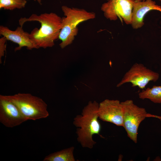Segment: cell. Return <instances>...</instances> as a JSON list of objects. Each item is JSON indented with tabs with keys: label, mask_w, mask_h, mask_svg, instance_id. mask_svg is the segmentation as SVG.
<instances>
[{
	"label": "cell",
	"mask_w": 161,
	"mask_h": 161,
	"mask_svg": "<svg viewBox=\"0 0 161 161\" xmlns=\"http://www.w3.org/2000/svg\"><path fill=\"white\" fill-rule=\"evenodd\" d=\"M32 21H38L41 24L39 29L35 28L30 34V38L39 48L45 49L54 46L62 27V18L53 13L33 14L28 18H21L19 23L23 27L25 22Z\"/></svg>",
	"instance_id": "6da1fadb"
},
{
	"label": "cell",
	"mask_w": 161,
	"mask_h": 161,
	"mask_svg": "<svg viewBox=\"0 0 161 161\" xmlns=\"http://www.w3.org/2000/svg\"><path fill=\"white\" fill-rule=\"evenodd\" d=\"M99 104L90 101L82 110L81 115L74 118L73 125L77 128V140L84 148L92 149L96 143L93 139L95 134L100 135L101 126L98 119Z\"/></svg>",
	"instance_id": "7a4b0ae2"
},
{
	"label": "cell",
	"mask_w": 161,
	"mask_h": 161,
	"mask_svg": "<svg viewBox=\"0 0 161 161\" xmlns=\"http://www.w3.org/2000/svg\"><path fill=\"white\" fill-rule=\"evenodd\" d=\"M65 16L62 18V26L58 39L61 41L59 46L61 49L71 44L78 32V25L81 23L95 18V13L83 9L61 7Z\"/></svg>",
	"instance_id": "3957f363"
},
{
	"label": "cell",
	"mask_w": 161,
	"mask_h": 161,
	"mask_svg": "<svg viewBox=\"0 0 161 161\" xmlns=\"http://www.w3.org/2000/svg\"><path fill=\"white\" fill-rule=\"evenodd\" d=\"M0 97L14 103L27 120L45 118L49 115L45 102L31 94L19 93L13 95H0Z\"/></svg>",
	"instance_id": "277c9868"
},
{
	"label": "cell",
	"mask_w": 161,
	"mask_h": 161,
	"mask_svg": "<svg viewBox=\"0 0 161 161\" xmlns=\"http://www.w3.org/2000/svg\"><path fill=\"white\" fill-rule=\"evenodd\" d=\"M121 103L123 109V127L128 136L137 143L139 126L147 117L148 113L144 108L137 106L132 100H127Z\"/></svg>",
	"instance_id": "5b68a950"
},
{
	"label": "cell",
	"mask_w": 161,
	"mask_h": 161,
	"mask_svg": "<svg viewBox=\"0 0 161 161\" xmlns=\"http://www.w3.org/2000/svg\"><path fill=\"white\" fill-rule=\"evenodd\" d=\"M159 76L158 73L147 68L143 64L135 63L125 74L117 87L130 83L132 87L138 86L143 89L150 81H157Z\"/></svg>",
	"instance_id": "8992f818"
},
{
	"label": "cell",
	"mask_w": 161,
	"mask_h": 161,
	"mask_svg": "<svg viewBox=\"0 0 161 161\" xmlns=\"http://www.w3.org/2000/svg\"><path fill=\"white\" fill-rule=\"evenodd\" d=\"M135 0H111L103 4L101 10L104 16L111 21H115L118 18L125 23L131 24L133 4Z\"/></svg>",
	"instance_id": "52a82bcc"
},
{
	"label": "cell",
	"mask_w": 161,
	"mask_h": 161,
	"mask_svg": "<svg viewBox=\"0 0 161 161\" xmlns=\"http://www.w3.org/2000/svg\"><path fill=\"white\" fill-rule=\"evenodd\" d=\"M98 113L101 120L123 126V109L119 100H105L99 104Z\"/></svg>",
	"instance_id": "ba28073f"
},
{
	"label": "cell",
	"mask_w": 161,
	"mask_h": 161,
	"mask_svg": "<svg viewBox=\"0 0 161 161\" xmlns=\"http://www.w3.org/2000/svg\"><path fill=\"white\" fill-rule=\"evenodd\" d=\"M26 121L14 103L0 97V122L2 124L6 127L13 128Z\"/></svg>",
	"instance_id": "9c48e42d"
},
{
	"label": "cell",
	"mask_w": 161,
	"mask_h": 161,
	"mask_svg": "<svg viewBox=\"0 0 161 161\" xmlns=\"http://www.w3.org/2000/svg\"><path fill=\"white\" fill-rule=\"evenodd\" d=\"M23 27H18L14 31L10 30L7 27L1 25L0 26V34L8 40L18 45L15 48V51L20 50L23 47H26L27 49L31 50L38 49L37 46L30 37V34L25 32Z\"/></svg>",
	"instance_id": "30bf717a"
},
{
	"label": "cell",
	"mask_w": 161,
	"mask_h": 161,
	"mask_svg": "<svg viewBox=\"0 0 161 161\" xmlns=\"http://www.w3.org/2000/svg\"><path fill=\"white\" fill-rule=\"evenodd\" d=\"M156 10L161 12V7L152 0L136 1L133 4L131 24L134 29L141 27L144 24V16L149 11Z\"/></svg>",
	"instance_id": "8fae6325"
},
{
	"label": "cell",
	"mask_w": 161,
	"mask_h": 161,
	"mask_svg": "<svg viewBox=\"0 0 161 161\" xmlns=\"http://www.w3.org/2000/svg\"><path fill=\"white\" fill-rule=\"evenodd\" d=\"M74 147L71 146L51 153L46 156L43 161H75L74 155Z\"/></svg>",
	"instance_id": "7c38bea8"
},
{
	"label": "cell",
	"mask_w": 161,
	"mask_h": 161,
	"mask_svg": "<svg viewBox=\"0 0 161 161\" xmlns=\"http://www.w3.org/2000/svg\"><path fill=\"white\" fill-rule=\"evenodd\" d=\"M138 96L142 100L148 99L154 103H161V86L148 87L140 92Z\"/></svg>",
	"instance_id": "4fadbf2b"
},
{
	"label": "cell",
	"mask_w": 161,
	"mask_h": 161,
	"mask_svg": "<svg viewBox=\"0 0 161 161\" xmlns=\"http://www.w3.org/2000/svg\"><path fill=\"white\" fill-rule=\"evenodd\" d=\"M26 0H0V9L13 10L24 8L27 3Z\"/></svg>",
	"instance_id": "5bb4252c"
},
{
	"label": "cell",
	"mask_w": 161,
	"mask_h": 161,
	"mask_svg": "<svg viewBox=\"0 0 161 161\" xmlns=\"http://www.w3.org/2000/svg\"><path fill=\"white\" fill-rule=\"evenodd\" d=\"M6 38L3 36L0 38V64L2 63L1 59L4 56L6 49Z\"/></svg>",
	"instance_id": "9a60e30c"
},
{
	"label": "cell",
	"mask_w": 161,
	"mask_h": 161,
	"mask_svg": "<svg viewBox=\"0 0 161 161\" xmlns=\"http://www.w3.org/2000/svg\"><path fill=\"white\" fill-rule=\"evenodd\" d=\"M147 117H153L158 119L161 122V116L154 115L148 113L147 115Z\"/></svg>",
	"instance_id": "2e32d148"
},
{
	"label": "cell",
	"mask_w": 161,
	"mask_h": 161,
	"mask_svg": "<svg viewBox=\"0 0 161 161\" xmlns=\"http://www.w3.org/2000/svg\"><path fill=\"white\" fill-rule=\"evenodd\" d=\"M35 1H37L39 4H41V0H33Z\"/></svg>",
	"instance_id": "e0dca14e"
},
{
	"label": "cell",
	"mask_w": 161,
	"mask_h": 161,
	"mask_svg": "<svg viewBox=\"0 0 161 161\" xmlns=\"http://www.w3.org/2000/svg\"><path fill=\"white\" fill-rule=\"evenodd\" d=\"M136 1H144L145 0H135ZM161 2V0H159Z\"/></svg>",
	"instance_id": "ac0fdd59"
},
{
	"label": "cell",
	"mask_w": 161,
	"mask_h": 161,
	"mask_svg": "<svg viewBox=\"0 0 161 161\" xmlns=\"http://www.w3.org/2000/svg\"><path fill=\"white\" fill-rule=\"evenodd\" d=\"M107 0V1H110V0Z\"/></svg>",
	"instance_id": "d6986e66"
},
{
	"label": "cell",
	"mask_w": 161,
	"mask_h": 161,
	"mask_svg": "<svg viewBox=\"0 0 161 161\" xmlns=\"http://www.w3.org/2000/svg\"></svg>",
	"instance_id": "ffe728a7"
}]
</instances>
